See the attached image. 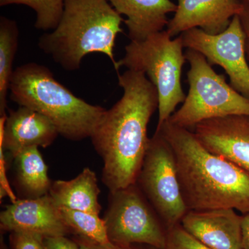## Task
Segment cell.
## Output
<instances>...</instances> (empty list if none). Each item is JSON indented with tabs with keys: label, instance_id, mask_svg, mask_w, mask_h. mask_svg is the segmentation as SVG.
I'll return each mask as SVG.
<instances>
[{
	"label": "cell",
	"instance_id": "1",
	"mask_svg": "<svg viewBox=\"0 0 249 249\" xmlns=\"http://www.w3.org/2000/svg\"><path fill=\"white\" fill-rule=\"evenodd\" d=\"M118 79L124 94L90 137L109 193L136 183L150 142L148 124L159 107L157 88L145 73L127 70Z\"/></svg>",
	"mask_w": 249,
	"mask_h": 249
},
{
	"label": "cell",
	"instance_id": "2",
	"mask_svg": "<svg viewBox=\"0 0 249 249\" xmlns=\"http://www.w3.org/2000/svg\"><path fill=\"white\" fill-rule=\"evenodd\" d=\"M160 132L175 155L188 211L232 209L249 213V173L212 153L190 129L166 121Z\"/></svg>",
	"mask_w": 249,
	"mask_h": 249
},
{
	"label": "cell",
	"instance_id": "3",
	"mask_svg": "<svg viewBox=\"0 0 249 249\" xmlns=\"http://www.w3.org/2000/svg\"><path fill=\"white\" fill-rule=\"evenodd\" d=\"M123 21L108 0H65L58 26L41 36L39 47L67 71L79 69L91 53L107 55L116 70L114 50Z\"/></svg>",
	"mask_w": 249,
	"mask_h": 249
},
{
	"label": "cell",
	"instance_id": "4",
	"mask_svg": "<svg viewBox=\"0 0 249 249\" xmlns=\"http://www.w3.org/2000/svg\"><path fill=\"white\" fill-rule=\"evenodd\" d=\"M11 100L49 119L59 134L71 141L90 138L107 109L77 97L44 65L30 62L14 70Z\"/></svg>",
	"mask_w": 249,
	"mask_h": 249
},
{
	"label": "cell",
	"instance_id": "5",
	"mask_svg": "<svg viewBox=\"0 0 249 249\" xmlns=\"http://www.w3.org/2000/svg\"><path fill=\"white\" fill-rule=\"evenodd\" d=\"M182 36L176 38L166 30L155 33L142 41H131L125 47L124 58L117 62L121 67L141 71L148 77L159 96V119L157 128L169 120L186 94L181 85V73L186 55Z\"/></svg>",
	"mask_w": 249,
	"mask_h": 249
},
{
	"label": "cell",
	"instance_id": "6",
	"mask_svg": "<svg viewBox=\"0 0 249 249\" xmlns=\"http://www.w3.org/2000/svg\"><path fill=\"white\" fill-rule=\"evenodd\" d=\"M185 55L190 64L189 91L182 106L168 121L170 124L189 129L210 119L249 116V98L228 84L204 55L193 49H188Z\"/></svg>",
	"mask_w": 249,
	"mask_h": 249
},
{
	"label": "cell",
	"instance_id": "7",
	"mask_svg": "<svg viewBox=\"0 0 249 249\" xmlns=\"http://www.w3.org/2000/svg\"><path fill=\"white\" fill-rule=\"evenodd\" d=\"M136 183L166 229L181 224L188 209L173 150L160 132L150 139Z\"/></svg>",
	"mask_w": 249,
	"mask_h": 249
},
{
	"label": "cell",
	"instance_id": "8",
	"mask_svg": "<svg viewBox=\"0 0 249 249\" xmlns=\"http://www.w3.org/2000/svg\"><path fill=\"white\" fill-rule=\"evenodd\" d=\"M109 194V206L103 219L112 243L123 247L144 244L156 249H165L166 230L137 183Z\"/></svg>",
	"mask_w": 249,
	"mask_h": 249
},
{
	"label": "cell",
	"instance_id": "9",
	"mask_svg": "<svg viewBox=\"0 0 249 249\" xmlns=\"http://www.w3.org/2000/svg\"><path fill=\"white\" fill-rule=\"evenodd\" d=\"M181 36L184 47L202 54L212 66L222 67L232 88L249 98V65L246 56L245 32L239 15L232 18L225 31L217 35L196 28Z\"/></svg>",
	"mask_w": 249,
	"mask_h": 249
},
{
	"label": "cell",
	"instance_id": "10",
	"mask_svg": "<svg viewBox=\"0 0 249 249\" xmlns=\"http://www.w3.org/2000/svg\"><path fill=\"white\" fill-rule=\"evenodd\" d=\"M1 229L43 237L65 236L70 231L60 207L49 194L36 199H21L6 206L0 214Z\"/></svg>",
	"mask_w": 249,
	"mask_h": 249
},
{
	"label": "cell",
	"instance_id": "11",
	"mask_svg": "<svg viewBox=\"0 0 249 249\" xmlns=\"http://www.w3.org/2000/svg\"><path fill=\"white\" fill-rule=\"evenodd\" d=\"M194 129L196 138L208 150L249 173V116L210 119Z\"/></svg>",
	"mask_w": 249,
	"mask_h": 249
},
{
	"label": "cell",
	"instance_id": "12",
	"mask_svg": "<svg viewBox=\"0 0 249 249\" xmlns=\"http://www.w3.org/2000/svg\"><path fill=\"white\" fill-rule=\"evenodd\" d=\"M178 8L166 31L172 37L199 28L211 35L226 30L244 8L241 0H178Z\"/></svg>",
	"mask_w": 249,
	"mask_h": 249
},
{
	"label": "cell",
	"instance_id": "13",
	"mask_svg": "<svg viewBox=\"0 0 249 249\" xmlns=\"http://www.w3.org/2000/svg\"><path fill=\"white\" fill-rule=\"evenodd\" d=\"M59 133L45 116L30 108L19 106L0 119V147L13 158L31 147H47Z\"/></svg>",
	"mask_w": 249,
	"mask_h": 249
},
{
	"label": "cell",
	"instance_id": "14",
	"mask_svg": "<svg viewBox=\"0 0 249 249\" xmlns=\"http://www.w3.org/2000/svg\"><path fill=\"white\" fill-rule=\"evenodd\" d=\"M242 216L235 210L188 211L181 219L185 230L211 249H242Z\"/></svg>",
	"mask_w": 249,
	"mask_h": 249
},
{
	"label": "cell",
	"instance_id": "15",
	"mask_svg": "<svg viewBox=\"0 0 249 249\" xmlns=\"http://www.w3.org/2000/svg\"><path fill=\"white\" fill-rule=\"evenodd\" d=\"M124 20L131 41H142L168 25V15L175 13L178 4L172 0H108Z\"/></svg>",
	"mask_w": 249,
	"mask_h": 249
},
{
	"label": "cell",
	"instance_id": "16",
	"mask_svg": "<svg viewBox=\"0 0 249 249\" xmlns=\"http://www.w3.org/2000/svg\"><path fill=\"white\" fill-rule=\"evenodd\" d=\"M49 194L59 207L98 214L101 211L97 178L89 168L73 179L53 181Z\"/></svg>",
	"mask_w": 249,
	"mask_h": 249
},
{
	"label": "cell",
	"instance_id": "17",
	"mask_svg": "<svg viewBox=\"0 0 249 249\" xmlns=\"http://www.w3.org/2000/svg\"><path fill=\"white\" fill-rule=\"evenodd\" d=\"M38 148L28 147L14 158L16 181L24 199H36L47 196L52 187L48 167Z\"/></svg>",
	"mask_w": 249,
	"mask_h": 249
},
{
	"label": "cell",
	"instance_id": "18",
	"mask_svg": "<svg viewBox=\"0 0 249 249\" xmlns=\"http://www.w3.org/2000/svg\"><path fill=\"white\" fill-rule=\"evenodd\" d=\"M19 29L12 19L0 18V115L6 114L8 91L13 73V63L17 52Z\"/></svg>",
	"mask_w": 249,
	"mask_h": 249
},
{
	"label": "cell",
	"instance_id": "19",
	"mask_svg": "<svg viewBox=\"0 0 249 249\" xmlns=\"http://www.w3.org/2000/svg\"><path fill=\"white\" fill-rule=\"evenodd\" d=\"M67 227L78 236L102 245L111 243L104 219L99 214L60 207Z\"/></svg>",
	"mask_w": 249,
	"mask_h": 249
},
{
	"label": "cell",
	"instance_id": "20",
	"mask_svg": "<svg viewBox=\"0 0 249 249\" xmlns=\"http://www.w3.org/2000/svg\"><path fill=\"white\" fill-rule=\"evenodd\" d=\"M65 0H0V6L23 4L36 15L35 27L42 31L53 30L61 19Z\"/></svg>",
	"mask_w": 249,
	"mask_h": 249
},
{
	"label": "cell",
	"instance_id": "21",
	"mask_svg": "<svg viewBox=\"0 0 249 249\" xmlns=\"http://www.w3.org/2000/svg\"><path fill=\"white\" fill-rule=\"evenodd\" d=\"M166 231L165 249H211L185 230L181 224L167 229Z\"/></svg>",
	"mask_w": 249,
	"mask_h": 249
},
{
	"label": "cell",
	"instance_id": "22",
	"mask_svg": "<svg viewBox=\"0 0 249 249\" xmlns=\"http://www.w3.org/2000/svg\"><path fill=\"white\" fill-rule=\"evenodd\" d=\"M44 237L24 232H12L11 243L13 249H44Z\"/></svg>",
	"mask_w": 249,
	"mask_h": 249
},
{
	"label": "cell",
	"instance_id": "23",
	"mask_svg": "<svg viewBox=\"0 0 249 249\" xmlns=\"http://www.w3.org/2000/svg\"><path fill=\"white\" fill-rule=\"evenodd\" d=\"M44 249H80L76 242L69 240L65 236L44 237Z\"/></svg>",
	"mask_w": 249,
	"mask_h": 249
},
{
	"label": "cell",
	"instance_id": "24",
	"mask_svg": "<svg viewBox=\"0 0 249 249\" xmlns=\"http://www.w3.org/2000/svg\"><path fill=\"white\" fill-rule=\"evenodd\" d=\"M76 243L79 246L80 249H133L131 247H123L112 242L109 245H102L80 236L77 239Z\"/></svg>",
	"mask_w": 249,
	"mask_h": 249
},
{
	"label": "cell",
	"instance_id": "25",
	"mask_svg": "<svg viewBox=\"0 0 249 249\" xmlns=\"http://www.w3.org/2000/svg\"><path fill=\"white\" fill-rule=\"evenodd\" d=\"M243 4V9L239 15V17L245 32L246 56L249 65V7L244 3Z\"/></svg>",
	"mask_w": 249,
	"mask_h": 249
},
{
	"label": "cell",
	"instance_id": "26",
	"mask_svg": "<svg viewBox=\"0 0 249 249\" xmlns=\"http://www.w3.org/2000/svg\"><path fill=\"white\" fill-rule=\"evenodd\" d=\"M242 249H249V213L242 215Z\"/></svg>",
	"mask_w": 249,
	"mask_h": 249
},
{
	"label": "cell",
	"instance_id": "27",
	"mask_svg": "<svg viewBox=\"0 0 249 249\" xmlns=\"http://www.w3.org/2000/svg\"><path fill=\"white\" fill-rule=\"evenodd\" d=\"M244 4L247 5L249 7V0H241Z\"/></svg>",
	"mask_w": 249,
	"mask_h": 249
}]
</instances>
